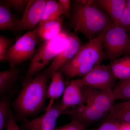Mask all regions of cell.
<instances>
[{"label": "cell", "instance_id": "cell-1", "mask_svg": "<svg viewBox=\"0 0 130 130\" xmlns=\"http://www.w3.org/2000/svg\"><path fill=\"white\" fill-rule=\"evenodd\" d=\"M71 24L89 41L93 40L111 27L113 22L95 1H76L72 12Z\"/></svg>", "mask_w": 130, "mask_h": 130}, {"label": "cell", "instance_id": "cell-2", "mask_svg": "<svg viewBox=\"0 0 130 130\" xmlns=\"http://www.w3.org/2000/svg\"><path fill=\"white\" fill-rule=\"evenodd\" d=\"M105 32L81 46L72 59L59 70L68 78H72L83 77L94 67L101 64L106 57L103 44Z\"/></svg>", "mask_w": 130, "mask_h": 130}, {"label": "cell", "instance_id": "cell-3", "mask_svg": "<svg viewBox=\"0 0 130 130\" xmlns=\"http://www.w3.org/2000/svg\"><path fill=\"white\" fill-rule=\"evenodd\" d=\"M49 76L47 71L25 81L14 103L16 110L20 113L28 116L41 108L47 98Z\"/></svg>", "mask_w": 130, "mask_h": 130}, {"label": "cell", "instance_id": "cell-4", "mask_svg": "<svg viewBox=\"0 0 130 130\" xmlns=\"http://www.w3.org/2000/svg\"><path fill=\"white\" fill-rule=\"evenodd\" d=\"M67 34L62 31L56 37L44 41L31 58L25 81L31 79L64 48Z\"/></svg>", "mask_w": 130, "mask_h": 130}, {"label": "cell", "instance_id": "cell-5", "mask_svg": "<svg viewBox=\"0 0 130 130\" xmlns=\"http://www.w3.org/2000/svg\"><path fill=\"white\" fill-rule=\"evenodd\" d=\"M103 44L106 57L111 61L129 56L130 37L119 23H113L105 31Z\"/></svg>", "mask_w": 130, "mask_h": 130}, {"label": "cell", "instance_id": "cell-6", "mask_svg": "<svg viewBox=\"0 0 130 130\" xmlns=\"http://www.w3.org/2000/svg\"><path fill=\"white\" fill-rule=\"evenodd\" d=\"M38 36L36 29L29 31L19 38L8 51L6 61L11 68L16 67L32 58L35 53Z\"/></svg>", "mask_w": 130, "mask_h": 130}, {"label": "cell", "instance_id": "cell-7", "mask_svg": "<svg viewBox=\"0 0 130 130\" xmlns=\"http://www.w3.org/2000/svg\"><path fill=\"white\" fill-rule=\"evenodd\" d=\"M117 79L109 65L101 64L77 80L82 86L112 93Z\"/></svg>", "mask_w": 130, "mask_h": 130}, {"label": "cell", "instance_id": "cell-8", "mask_svg": "<svg viewBox=\"0 0 130 130\" xmlns=\"http://www.w3.org/2000/svg\"><path fill=\"white\" fill-rule=\"evenodd\" d=\"M47 1L46 0H30L23 17L17 21L16 30H31L39 25Z\"/></svg>", "mask_w": 130, "mask_h": 130}, {"label": "cell", "instance_id": "cell-9", "mask_svg": "<svg viewBox=\"0 0 130 130\" xmlns=\"http://www.w3.org/2000/svg\"><path fill=\"white\" fill-rule=\"evenodd\" d=\"M66 40V46L54 59L47 70L50 76L72 59L82 46L79 38L73 34L67 33Z\"/></svg>", "mask_w": 130, "mask_h": 130}, {"label": "cell", "instance_id": "cell-10", "mask_svg": "<svg viewBox=\"0 0 130 130\" xmlns=\"http://www.w3.org/2000/svg\"><path fill=\"white\" fill-rule=\"evenodd\" d=\"M65 112L60 103L55 104L42 115L27 122L25 128L26 130H54L58 118Z\"/></svg>", "mask_w": 130, "mask_h": 130}, {"label": "cell", "instance_id": "cell-11", "mask_svg": "<svg viewBox=\"0 0 130 130\" xmlns=\"http://www.w3.org/2000/svg\"><path fill=\"white\" fill-rule=\"evenodd\" d=\"M85 103L92 105L107 114L114 105L115 98L108 93L86 86H83Z\"/></svg>", "mask_w": 130, "mask_h": 130}, {"label": "cell", "instance_id": "cell-12", "mask_svg": "<svg viewBox=\"0 0 130 130\" xmlns=\"http://www.w3.org/2000/svg\"><path fill=\"white\" fill-rule=\"evenodd\" d=\"M83 86L77 79L72 80L66 87L62 96L61 105L64 110L85 104Z\"/></svg>", "mask_w": 130, "mask_h": 130}, {"label": "cell", "instance_id": "cell-13", "mask_svg": "<svg viewBox=\"0 0 130 130\" xmlns=\"http://www.w3.org/2000/svg\"><path fill=\"white\" fill-rule=\"evenodd\" d=\"M65 114L72 116L74 119L83 123L97 121L106 115L94 106L86 103L68 109Z\"/></svg>", "mask_w": 130, "mask_h": 130}, {"label": "cell", "instance_id": "cell-14", "mask_svg": "<svg viewBox=\"0 0 130 130\" xmlns=\"http://www.w3.org/2000/svg\"><path fill=\"white\" fill-rule=\"evenodd\" d=\"M63 73L58 70L51 74V81L48 88L47 98L49 100V103L45 111L51 108L55 100L63 94L66 87Z\"/></svg>", "mask_w": 130, "mask_h": 130}, {"label": "cell", "instance_id": "cell-15", "mask_svg": "<svg viewBox=\"0 0 130 130\" xmlns=\"http://www.w3.org/2000/svg\"><path fill=\"white\" fill-rule=\"evenodd\" d=\"M95 2L113 23H119L126 5V0H98Z\"/></svg>", "mask_w": 130, "mask_h": 130}, {"label": "cell", "instance_id": "cell-16", "mask_svg": "<svg viewBox=\"0 0 130 130\" xmlns=\"http://www.w3.org/2000/svg\"><path fill=\"white\" fill-rule=\"evenodd\" d=\"M107 119L130 124V100L114 104L107 114Z\"/></svg>", "mask_w": 130, "mask_h": 130}, {"label": "cell", "instance_id": "cell-17", "mask_svg": "<svg viewBox=\"0 0 130 130\" xmlns=\"http://www.w3.org/2000/svg\"><path fill=\"white\" fill-rule=\"evenodd\" d=\"M61 18L38 25L35 29L38 36L44 41L51 40L59 35L62 30Z\"/></svg>", "mask_w": 130, "mask_h": 130}, {"label": "cell", "instance_id": "cell-18", "mask_svg": "<svg viewBox=\"0 0 130 130\" xmlns=\"http://www.w3.org/2000/svg\"><path fill=\"white\" fill-rule=\"evenodd\" d=\"M108 65L116 79L122 80L130 78V56L119 58L111 61Z\"/></svg>", "mask_w": 130, "mask_h": 130}, {"label": "cell", "instance_id": "cell-19", "mask_svg": "<svg viewBox=\"0 0 130 130\" xmlns=\"http://www.w3.org/2000/svg\"><path fill=\"white\" fill-rule=\"evenodd\" d=\"M63 15L64 12L59 3L54 0L47 1L39 25L59 19Z\"/></svg>", "mask_w": 130, "mask_h": 130}, {"label": "cell", "instance_id": "cell-20", "mask_svg": "<svg viewBox=\"0 0 130 130\" xmlns=\"http://www.w3.org/2000/svg\"><path fill=\"white\" fill-rule=\"evenodd\" d=\"M3 2L0 4V30H16L18 20L13 16L9 6Z\"/></svg>", "mask_w": 130, "mask_h": 130}, {"label": "cell", "instance_id": "cell-21", "mask_svg": "<svg viewBox=\"0 0 130 130\" xmlns=\"http://www.w3.org/2000/svg\"><path fill=\"white\" fill-rule=\"evenodd\" d=\"M19 71L16 68H11L0 72L1 94L9 90L18 78Z\"/></svg>", "mask_w": 130, "mask_h": 130}, {"label": "cell", "instance_id": "cell-22", "mask_svg": "<svg viewBox=\"0 0 130 130\" xmlns=\"http://www.w3.org/2000/svg\"><path fill=\"white\" fill-rule=\"evenodd\" d=\"M112 93L115 99L130 100V78L120 80L116 83Z\"/></svg>", "mask_w": 130, "mask_h": 130}, {"label": "cell", "instance_id": "cell-23", "mask_svg": "<svg viewBox=\"0 0 130 130\" xmlns=\"http://www.w3.org/2000/svg\"><path fill=\"white\" fill-rule=\"evenodd\" d=\"M11 113L9 100L3 98L0 102V130H3L6 127Z\"/></svg>", "mask_w": 130, "mask_h": 130}, {"label": "cell", "instance_id": "cell-24", "mask_svg": "<svg viewBox=\"0 0 130 130\" xmlns=\"http://www.w3.org/2000/svg\"><path fill=\"white\" fill-rule=\"evenodd\" d=\"M11 41L9 38L4 36H0V61H6L8 51L10 48Z\"/></svg>", "mask_w": 130, "mask_h": 130}, {"label": "cell", "instance_id": "cell-25", "mask_svg": "<svg viewBox=\"0 0 130 130\" xmlns=\"http://www.w3.org/2000/svg\"><path fill=\"white\" fill-rule=\"evenodd\" d=\"M84 128L83 123L73 119L70 123L55 130H84Z\"/></svg>", "mask_w": 130, "mask_h": 130}, {"label": "cell", "instance_id": "cell-26", "mask_svg": "<svg viewBox=\"0 0 130 130\" xmlns=\"http://www.w3.org/2000/svg\"><path fill=\"white\" fill-rule=\"evenodd\" d=\"M122 125V124L115 120L107 119V121L96 130H121Z\"/></svg>", "mask_w": 130, "mask_h": 130}, {"label": "cell", "instance_id": "cell-27", "mask_svg": "<svg viewBox=\"0 0 130 130\" xmlns=\"http://www.w3.org/2000/svg\"><path fill=\"white\" fill-rule=\"evenodd\" d=\"M119 23L127 32L130 31V9L126 6Z\"/></svg>", "mask_w": 130, "mask_h": 130}, {"label": "cell", "instance_id": "cell-28", "mask_svg": "<svg viewBox=\"0 0 130 130\" xmlns=\"http://www.w3.org/2000/svg\"><path fill=\"white\" fill-rule=\"evenodd\" d=\"M28 0H8L4 2L15 9L21 10L26 8L29 2Z\"/></svg>", "mask_w": 130, "mask_h": 130}, {"label": "cell", "instance_id": "cell-29", "mask_svg": "<svg viewBox=\"0 0 130 130\" xmlns=\"http://www.w3.org/2000/svg\"><path fill=\"white\" fill-rule=\"evenodd\" d=\"M6 130H21L16 123L13 115L11 112L7 124Z\"/></svg>", "mask_w": 130, "mask_h": 130}, {"label": "cell", "instance_id": "cell-30", "mask_svg": "<svg viewBox=\"0 0 130 130\" xmlns=\"http://www.w3.org/2000/svg\"><path fill=\"white\" fill-rule=\"evenodd\" d=\"M58 2L64 12L65 15L67 16H70L71 14V1L70 0H59Z\"/></svg>", "mask_w": 130, "mask_h": 130}, {"label": "cell", "instance_id": "cell-31", "mask_svg": "<svg viewBox=\"0 0 130 130\" xmlns=\"http://www.w3.org/2000/svg\"><path fill=\"white\" fill-rule=\"evenodd\" d=\"M121 130H130V124H122Z\"/></svg>", "mask_w": 130, "mask_h": 130}, {"label": "cell", "instance_id": "cell-32", "mask_svg": "<svg viewBox=\"0 0 130 130\" xmlns=\"http://www.w3.org/2000/svg\"><path fill=\"white\" fill-rule=\"evenodd\" d=\"M126 7L130 9V0L126 1Z\"/></svg>", "mask_w": 130, "mask_h": 130}]
</instances>
